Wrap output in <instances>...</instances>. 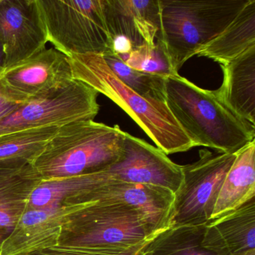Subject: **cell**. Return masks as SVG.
<instances>
[{"mask_svg":"<svg viewBox=\"0 0 255 255\" xmlns=\"http://www.w3.org/2000/svg\"><path fill=\"white\" fill-rule=\"evenodd\" d=\"M165 104L195 147L235 153L255 141V126L234 114L214 91L201 89L178 74L166 77Z\"/></svg>","mask_w":255,"mask_h":255,"instance_id":"1","label":"cell"},{"mask_svg":"<svg viewBox=\"0 0 255 255\" xmlns=\"http://www.w3.org/2000/svg\"><path fill=\"white\" fill-rule=\"evenodd\" d=\"M74 80L83 82L125 110L165 154L195 147L165 103L146 99L135 93L110 69L101 54L68 57Z\"/></svg>","mask_w":255,"mask_h":255,"instance_id":"2","label":"cell"},{"mask_svg":"<svg viewBox=\"0 0 255 255\" xmlns=\"http://www.w3.org/2000/svg\"><path fill=\"white\" fill-rule=\"evenodd\" d=\"M125 132L94 121L61 127L32 165L43 180L73 177L104 169L117 162Z\"/></svg>","mask_w":255,"mask_h":255,"instance_id":"3","label":"cell"},{"mask_svg":"<svg viewBox=\"0 0 255 255\" xmlns=\"http://www.w3.org/2000/svg\"><path fill=\"white\" fill-rule=\"evenodd\" d=\"M249 0H159L157 42L163 47L173 70L220 35Z\"/></svg>","mask_w":255,"mask_h":255,"instance_id":"4","label":"cell"},{"mask_svg":"<svg viewBox=\"0 0 255 255\" xmlns=\"http://www.w3.org/2000/svg\"><path fill=\"white\" fill-rule=\"evenodd\" d=\"M48 42L67 57L112 53L105 0H37Z\"/></svg>","mask_w":255,"mask_h":255,"instance_id":"5","label":"cell"},{"mask_svg":"<svg viewBox=\"0 0 255 255\" xmlns=\"http://www.w3.org/2000/svg\"><path fill=\"white\" fill-rule=\"evenodd\" d=\"M89 203L86 208L70 216L59 243L88 247H132L165 231L156 229L133 207Z\"/></svg>","mask_w":255,"mask_h":255,"instance_id":"6","label":"cell"},{"mask_svg":"<svg viewBox=\"0 0 255 255\" xmlns=\"http://www.w3.org/2000/svg\"><path fill=\"white\" fill-rule=\"evenodd\" d=\"M98 94L86 83L74 80L56 93L29 100L0 121V135L33 128H61L81 121H94L100 110Z\"/></svg>","mask_w":255,"mask_h":255,"instance_id":"7","label":"cell"},{"mask_svg":"<svg viewBox=\"0 0 255 255\" xmlns=\"http://www.w3.org/2000/svg\"><path fill=\"white\" fill-rule=\"evenodd\" d=\"M235 153L199 151L196 162L182 165L183 183L175 195L174 225L201 226L210 222L219 191Z\"/></svg>","mask_w":255,"mask_h":255,"instance_id":"8","label":"cell"},{"mask_svg":"<svg viewBox=\"0 0 255 255\" xmlns=\"http://www.w3.org/2000/svg\"><path fill=\"white\" fill-rule=\"evenodd\" d=\"M103 182L150 185L176 195L183 183V168L158 147L125 132L123 151L116 163L101 170Z\"/></svg>","mask_w":255,"mask_h":255,"instance_id":"9","label":"cell"},{"mask_svg":"<svg viewBox=\"0 0 255 255\" xmlns=\"http://www.w3.org/2000/svg\"><path fill=\"white\" fill-rule=\"evenodd\" d=\"M0 42L5 69L45 49L48 38L37 0H0Z\"/></svg>","mask_w":255,"mask_h":255,"instance_id":"10","label":"cell"},{"mask_svg":"<svg viewBox=\"0 0 255 255\" xmlns=\"http://www.w3.org/2000/svg\"><path fill=\"white\" fill-rule=\"evenodd\" d=\"M0 77L27 101L48 96L74 81L68 57L55 48L44 49L26 60L5 68Z\"/></svg>","mask_w":255,"mask_h":255,"instance_id":"11","label":"cell"},{"mask_svg":"<svg viewBox=\"0 0 255 255\" xmlns=\"http://www.w3.org/2000/svg\"><path fill=\"white\" fill-rule=\"evenodd\" d=\"M89 202L61 204L47 209L27 208L0 246V255H23L57 246L70 216Z\"/></svg>","mask_w":255,"mask_h":255,"instance_id":"12","label":"cell"},{"mask_svg":"<svg viewBox=\"0 0 255 255\" xmlns=\"http://www.w3.org/2000/svg\"><path fill=\"white\" fill-rule=\"evenodd\" d=\"M201 246L216 255H255V199L205 225Z\"/></svg>","mask_w":255,"mask_h":255,"instance_id":"13","label":"cell"},{"mask_svg":"<svg viewBox=\"0 0 255 255\" xmlns=\"http://www.w3.org/2000/svg\"><path fill=\"white\" fill-rule=\"evenodd\" d=\"M111 38H128L134 49L155 44L159 29V0H105Z\"/></svg>","mask_w":255,"mask_h":255,"instance_id":"14","label":"cell"},{"mask_svg":"<svg viewBox=\"0 0 255 255\" xmlns=\"http://www.w3.org/2000/svg\"><path fill=\"white\" fill-rule=\"evenodd\" d=\"M42 181L31 162H0V231H12L27 210L32 192Z\"/></svg>","mask_w":255,"mask_h":255,"instance_id":"15","label":"cell"},{"mask_svg":"<svg viewBox=\"0 0 255 255\" xmlns=\"http://www.w3.org/2000/svg\"><path fill=\"white\" fill-rule=\"evenodd\" d=\"M220 65L223 82L215 94L234 114L255 126V45Z\"/></svg>","mask_w":255,"mask_h":255,"instance_id":"16","label":"cell"},{"mask_svg":"<svg viewBox=\"0 0 255 255\" xmlns=\"http://www.w3.org/2000/svg\"><path fill=\"white\" fill-rule=\"evenodd\" d=\"M255 198V141L236 153L225 176L210 221L234 211Z\"/></svg>","mask_w":255,"mask_h":255,"instance_id":"17","label":"cell"},{"mask_svg":"<svg viewBox=\"0 0 255 255\" xmlns=\"http://www.w3.org/2000/svg\"><path fill=\"white\" fill-rule=\"evenodd\" d=\"M255 45V0H249L231 24L196 56L223 64Z\"/></svg>","mask_w":255,"mask_h":255,"instance_id":"18","label":"cell"},{"mask_svg":"<svg viewBox=\"0 0 255 255\" xmlns=\"http://www.w3.org/2000/svg\"><path fill=\"white\" fill-rule=\"evenodd\" d=\"M205 225H172L147 246L144 255H216L201 246Z\"/></svg>","mask_w":255,"mask_h":255,"instance_id":"19","label":"cell"},{"mask_svg":"<svg viewBox=\"0 0 255 255\" xmlns=\"http://www.w3.org/2000/svg\"><path fill=\"white\" fill-rule=\"evenodd\" d=\"M59 128H33L0 135V162H34Z\"/></svg>","mask_w":255,"mask_h":255,"instance_id":"20","label":"cell"},{"mask_svg":"<svg viewBox=\"0 0 255 255\" xmlns=\"http://www.w3.org/2000/svg\"><path fill=\"white\" fill-rule=\"evenodd\" d=\"M110 69L132 91L146 99L165 103L166 77L147 74L132 69L118 55L113 53L102 55Z\"/></svg>","mask_w":255,"mask_h":255,"instance_id":"21","label":"cell"},{"mask_svg":"<svg viewBox=\"0 0 255 255\" xmlns=\"http://www.w3.org/2000/svg\"><path fill=\"white\" fill-rule=\"evenodd\" d=\"M120 58L127 65L141 72L164 77L178 74L173 70L166 53L158 42L153 46H140Z\"/></svg>","mask_w":255,"mask_h":255,"instance_id":"22","label":"cell"},{"mask_svg":"<svg viewBox=\"0 0 255 255\" xmlns=\"http://www.w3.org/2000/svg\"><path fill=\"white\" fill-rule=\"evenodd\" d=\"M140 244L132 247H88L59 243L57 246L23 255H122Z\"/></svg>","mask_w":255,"mask_h":255,"instance_id":"23","label":"cell"},{"mask_svg":"<svg viewBox=\"0 0 255 255\" xmlns=\"http://www.w3.org/2000/svg\"><path fill=\"white\" fill-rule=\"evenodd\" d=\"M27 101L26 98L10 89L0 77V121L14 113Z\"/></svg>","mask_w":255,"mask_h":255,"instance_id":"24","label":"cell"},{"mask_svg":"<svg viewBox=\"0 0 255 255\" xmlns=\"http://www.w3.org/2000/svg\"><path fill=\"white\" fill-rule=\"evenodd\" d=\"M5 69V54L2 43L0 42V74Z\"/></svg>","mask_w":255,"mask_h":255,"instance_id":"25","label":"cell"},{"mask_svg":"<svg viewBox=\"0 0 255 255\" xmlns=\"http://www.w3.org/2000/svg\"><path fill=\"white\" fill-rule=\"evenodd\" d=\"M8 234L9 233L6 232V231H0V246H1V244L3 242L4 239L7 237Z\"/></svg>","mask_w":255,"mask_h":255,"instance_id":"26","label":"cell"}]
</instances>
